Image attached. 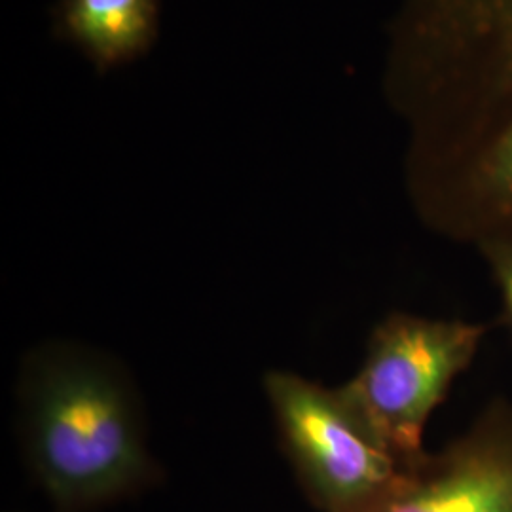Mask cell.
<instances>
[{"label":"cell","mask_w":512,"mask_h":512,"mask_svg":"<svg viewBox=\"0 0 512 512\" xmlns=\"http://www.w3.org/2000/svg\"><path fill=\"white\" fill-rule=\"evenodd\" d=\"M158 16L160 0H59L55 35L105 74L147 54L158 37Z\"/></svg>","instance_id":"cell-6"},{"label":"cell","mask_w":512,"mask_h":512,"mask_svg":"<svg viewBox=\"0 0 512 512\" xmlns=\"http://www.w3.org/2000/svg\"><path fill=\"white\" fill-rule=\"evenodd\" d=\"M264 391L279 446L315 511H370L416 467L370 431L340 387L272 370L264 378Z\"/></svg>","instance_id":"cell-4"},{"label":"cell","mask_w":512,"mask_h":512,"mask_svg":"<svg viewBox=\"0 0 512 512\" xmlns=\"http://www.w3.org/2000/svg\"><path fill=\"white\" fill-rule=\"evenodd\" d=\"M490 325L393 311L370 332L365 359L340 387L370 431L408 465L427 456L425 431L475 363Z\"/></svg>","instance_id":"cell-3"},{"label":"cell","mask_w":512,"mask_h":512,"mask_svg":"<svg viewBox=\"0 0 512 512\" xmlns=\"http://www.w3.org/2000/svg\"><path fill=\"white\" fill-rule=\"evenodd\" d=\"M18 401L23 459L52 511H103L160 482L139 389L107 353L42 344L23 361Z\"/></svg>","instance_id":"cell-2"},{"label":"cell","mask_w":512,"mask_h":512,"mask_svg":"<svg viewBox=\"0 0 512 512\" xmlns=\"http://www.w3.org/2000/svg\"><path fill=\"white\" fill-rule=\"evenodd\" d=\"M366 512H512L511 399L494 397Z\"/></svg>","instance_id":"cell-5"},{"label":"cell","mask_w":512,"mask_h":512,"mask_svg":"<svg viewBox=\"0 0 512 512\" xmlns=\"http://www.w3.org/2000/svg\"><path fill=\"white\" fill-rule=\"evenodd\" d=\"M486 262L501 300L503 321L512 336V230L495 234L475 247Z\"/></svg>","instance_id":"cell-7"},{"label":"cell","mask_w":512,"mask_h":512,"mask_svg":"<svg viewBox=\"0 0 512 512\" xmlns=\"http://www.w3.org/2000/svg\"><path fill=\"white\" fill-rule=\"evenodd\" d=\"M384 92L421 224L467 247L512 230V0H401Z\"/></svg>","instance_id":"cell-1"}]
</instances>
